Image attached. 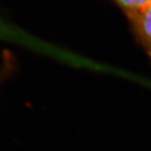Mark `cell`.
Masks as SVG:
<instances>
[{
	"mask_svg": "<svg viewBox=\"0 0 151 151\" xmlns=\"http://www.w3.org/2000/svg\"><path fill=\"white\" fill-rule=\"evenodd\" d=\"M125 16L137 43L151 60V2Z\"/></svg>",
	"mask_w": 151,
	"mask_h": 151,
	"instance_id": "1",
	"label": "cell"
},
{
	"mask_svg": "<svg viewBox=\"0 0 151 151\" xmlns=\"http://www.w3.org/2000/svg\"><path fill=\"white\" fill-rule=\"evenodd\" d=\"M124 12V14L140 9L151 2V0H110Z\"/></svg>",
	"mask_w": 151,
	"mask_h": 151,
	"instance_id": "2",
	"label": "cell"
}]
</instances>
